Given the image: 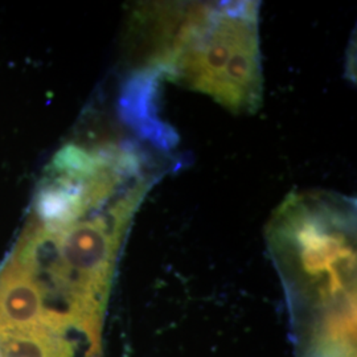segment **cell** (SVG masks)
<instances>
[{"mask_svg": "<svg viewBox=\"0 0 357 357\" xmlns=\"http://www.w3.org/2000/svg\"><path fill=\"white\" fill-rule=\"evenodd\" d=\"M146 70L209 96L236 114H253L264 100L259 3H151Z\"/></svg>", "mask_w": 357, "mask_h": 357, "instance_id": "1", "label": "cell"}]
</instances>
